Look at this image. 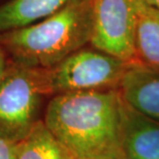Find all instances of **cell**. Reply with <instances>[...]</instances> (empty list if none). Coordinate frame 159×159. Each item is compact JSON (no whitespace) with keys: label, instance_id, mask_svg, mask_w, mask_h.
Returning <instances> with one entry per match:
<instances>
[{"label":"cell","instance_id":"cell-1","mask_svg":"<svg viewBox=\"0 0 159 159\" xmlns=\"http://www.w3.org/2000/svg\"><path fill=\"white\" fill-rule=\"evenodd\" d=\"M124 100L118 89L51 97L43 120L75 159H125Z\"/></svg>","mask_w":159,"mask_h":159},{"label":"cell","instance_id":"cell-2","mask_svg":"<svg viewBox=\"0 0 159 159\" xmlns=\"http://www.w3.org/2000/svg\"><path fill=\"white\" fill-rule=\"evenodd\" d=\"M92 1L72 0L43 20L0 33V47L16 64L48 68L88 46Z\"/></svg>","mask_w":159,"mask_h":159},{"label":"cell","instance_id":"cell-3","mask_svg":"<svg viewBox=\"0 0 159 159\" xmlns=\"http://www.w3.org/2000/svg\"><path fill=\"white\" fill-rule=\"evenodd\" d=\"M129 64L90 44L48 68H34L40 92L48 99L58 94L119 89Z\"/></svg>","mask_w":159,"mask_h":159},{"label":"cell","instance_id":"cell-4","mask_svg":"<svg viewBox=\"0 0 159 159\" xmlns=\"http://www.w3.org/2000/svg\"><path fill=\"white\" fill-rule=\"evenodd\" d=\"M46 99L34 68L11 62L0 79V138L15 144L22 141L43 119Z\"/></svg>","mask_w":159,"mask_h":159},{"label":"cell","instance_id":"cell-5","mask_svg":"<svg viewBox=\"0 0 159 159\" xmlns=\"http://www.w3.org/2000/svg\"><path fill=\"white\" fill-rule=\"evenodd\" d=\"M90 44L129 64L135 63V3L131 0H91Z\"/></svg>","mask_w":159,"mask_h":159},{"label":"cell","instance_id":"cell-6","mask_svg":"<svg viewBox=\"0 0 159 159\" xmlns=\"http://www.w3.org/2000/svg\"><path fill=\"white\" fill-rule=\"evenodd\" d=\"M118 90L130 107L159 121V70L133 64L125 72Z\"/></svg>","mask_w":159,"mask_h":159},{"label":"cell","instance_id":"cell-7","mask_svg":"<svg viewBox=\"0 0 159 159\" xmlns=\"http://www.w3.org/2000/svg\"><path fill=\"white\" fill-rule=\"evenodd\" d=\"M125 159H159V121L136 112L124 101Z\"/></svg>","mask_w":159,"mask_h":159},{"label":"cell","instance_id":"cell-8","mask_svg":"<svg viewBox=\"0 0 159 159\" xmlns=\"http://www.w3.org/2000/svg\"><path fill=\"white\" fill-rule=\"evenodd\" d=\"M135 63L159 70V9L146 1L135 4Z\"/></svg>","mask_w":159,"mask_h":159},{"label":"cell","instance_id":"cell-9","mask_svg":"<svg viewBox=\"0 0 159 159\" xmlns=\"http://www.w3.org/2000/svg\"><path fill=\"white\" fill-rule=\"evenodd\" d=\"M72 0H6L0 3V33L43 20Z\"/></svg>","mask_w":159,"mask_h":159},{"label":"cell","instance_id":"cell-10","mask_svg":"<svg viewBox=\"0 0 159 159\" xmlns=\"http://www.w3.org/2000/svg\"><path fill=\"white\" fill-rule=\"evenodd\" d=\"M16 159H75L41 119L16 144Z\"/></svg>","mask_w":159,"mask_h":159},{"label":"cell","instance_id":"cell-11","mask_svg":"<svg viewBox=\"0 0 159 159\" xmlns=\"http://www.w3.org/2000/svg\"><path fill=\"white\" fill-rule=\"evenodd\" d=\"M0 159H16V144L0 138Z\"/></svg>","mask_w":159,"mask_h":159},{"label":"cell","instance_id":"cell-12","mask_svg":"<svg viewBox=\"0 0 159 159\" xmlns=\"http://www.w3.org/2000/svg\"><path fill=\"white\" fill-rule=\"evenodd\" d=\"M11 59L8 58L7 54L4 52V50L0 47V79L3 77L6 70L8 69L9 65H11Z\"/></svg>","mask_w":159,"mask_h":159},{"label":"cell","instance_id":"cell-13","mask_svg":"<svg viewBox=\"0 0 159 159\" xmlns=\"http://www.w3.org/2000/svg\"><path fill=\"white\" fill-rule=\"evenodd\" d=\"M145 1L147 3H149L150 5L154 6V7L159 9V0H145Z\"/></svg>","mask_w":159,"mask_h":159},{"label":"cell","instance_id":"cell-14","mask_svg":"<svg viewBox=\"0 0 159 159\" xmlns=\"http://www.w3.org/2000/svg\"><path fill=\"white\" fill-rule=\"evenodd\" d=\"M131 1L133 2V3H139V2H142V1H145V0H131Z\"/></svg>","mask_w":159,"mask_h":159},{"label":"cell","instance_id":"cell-15","mask_svg":"<svg viewBox=\"0 0 159 159\" xmlns=\"http://www.w3.org/2000/svg\"><path fill=\"white\" fill-rule=\"evenodd\" d=\"M4 1H6V0H0V3H2V2H4Z\"/></svg>","mask_w":159,"mask_h":159}]
</instances>
